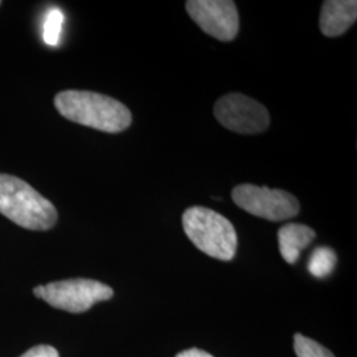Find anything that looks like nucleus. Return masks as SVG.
Returning a JSON list of instances; mask_svg holds the SVG:
<instances>
[{"instance_id": "obj_1", "label": "nucleus", "mask_w": 357, "mask_h": 357, "mask_svg": "<svg viewBox=\"0 0 357 357\" xmlns=\"http://www.w3.org/2000/svg\"><path fill=\"white\" fill-rule=\"evenodd\" d=\"M54 106L66 119L110 134L126 130L132 121L123 103L93 91L65 90L56 96Z\"/></svg>"}, {"instance_id": "obj_2", "label": "nucleus", "mask_w": 357, "mask_h": 357, "mask_svg": "<svg viewBox=\"0 0 357 357\" xmlns=\"http://www.w3.org/2000/svg\"><path fill=\"white\" fill-rule=\"evenodd\" d=\"M0 213L22 228L48 230L57 222V211L48 199L22 178L0 174Z\"/></svg>"}, {"instance_id": "obj_3", "label": "nucleus", "mask_w": 357, "mask_h": 357, "mask_svg": "<svg viewBox=\"0 0 357 357\" xmlns=\"http://www.w3.org/2000/svg\"><path fill=\"white\" fill-rule=\"evenodd\" d=\"M187 237L200 252L230 261L237 252V233L227 217L205 206H191L181 217Z\"/></svg>"}, {"instance_id": "obj_4", "label": "nucleus", "mask_w": 357, "mask_h": 357, "mask_svg": "<svg viewBox=\"0 0 357 357\" xmlns=\"http://www.w3.org/2000/svg\"><path fill=\"white\" fill-rule=\"evenodd\" d=\"M33 294L44 299L50 306L79 314L88 311L98 302L109 301L113 298L114 291L110 286L101 282L76 278L38 286L33 289Z\"/></svg>"}, {"instance_id": "obj_5", "label": "nucleus", "mask_w": 357, "mask_h": 357, "mask_svg": "<svg viewBox=\"0 0 357 357\" xmlns=\"http://www.w3.org/2000/svg\"><path fill=\"white\" fill-rule=\"evenodd\" d=\"M231 200L245 212L268 221H284L301 212L299 202L291 193L255 184L234 187Z\"/></svg>"}, {"instance_id": "obj_6", "label": "nucleus", "mask_w": 357, "mask_h": 357, "mask_svg": "<svg viewBox=\"0 0 357 357\" xmlns=\"http://www.w3.org/2000/svg\"><path fill=\"white\" fill-rule=\"evenodd\" d=\"M213 113L224 128L237 134H261L270 126L268 109L240 93L221 97L215 105Z\"/></svg>"}, {"instance_id": "obj_7", "label": "nucleus", "mask_w": 357, "mask_h": 357, "mask_svg": "<svg viewBox=\"0 0 357 357\" xmlns=\"http://www.w3.org/2000/svg\"><path fill=\"white\" fill-rule=\"evenodd\" d=\"M185 10L206 35L220 41H231L238 33L240 17L234 1L190 0L185 3Z\"/></svg>"}, {"instance_id": "obj_8", "label": "nucleus", "mask_w": 357, "mask_h": 357, "mask_svg": "<svg viewBox=\"0 0 357 357\" xmlns=\"http://www.w3.org/2000/svg\"><path fill=\"white\" fill-rule=\"evenodd\" d=\"M356 19V0H327L320 11V31L327 38H337L347 32Z\"/></svg>"}, {"instance_id": "obj_9", "label": "nucleus", "mask_w": 357, "mask_h": 357, "mask_svg": "<svg viewBox=\"0 0 357 357\" xmlns=\"http://www.w3.org/2000/svg\"><path fill=\"white\" fill-rule=\"evenodd\" d=\"M315 236L314 229L303 224H287L282 227L278 230V243L283 259L294 265L299 259L301 253L312 243Z\"/></svg>"}, {"instance_id": "obj_10", "label": "nucleus", "mask_w": 357, "mask_h": 357, "mask_svg": "<svg viewBox=\"0 0 357 357\" xmlns=\"http://www.w3.org/2000/svg\"><path fill=\"white\" fill-rule=\"evenodd\" d=\"M337 257L331 248H317L308 259L307 268L315 278H326L331 274L336 266Z\"/></svg>"}, {"instance_id": "obj_11", "label": "nucleus", "mask_w": 357, "mask_h": 357, "mask_svg": "<svg viewBox=\"0 0 357 357\" xmlns=\"http://www.w3.org/2000/svg\"><path fill=\"white\" fill-rule=\"evenodd\" d=\"M64 20V13L60 8H51L47 13L45 19H44V24H43V38L47 45H50V47L59 45Z\"/></svg>"}, {"instance_id": "obj_12", "label": "nucleus", "mask_w": 357, "mask_h": 357, "mask_svg": "<svg viewBox=\"0 0 357 357\" xmlns=\"http://www.w3.org/2000/svg\"><path fill=\"white\" fill-rule=\"evenodd\" d=\"M294 349L298 357H335L326 347L301 333L294 336Z\"/></svg>"}, {"instance_id": "obj_13", "label": "nucleus", "mask_w": 357, "mask_h": 357, "mask_svg": "<svg viewBox=\"0 0 357 357\" xmlns=\"http://www.w3.org/2000/svg\"><path fill=\"white\" fill-rule=\"evenodd\" d=\"M20 357H59V352L51 345H36Z\"/></svg>"}, {"instance_id": "obj_14", "label": "nucleus", "mask_w": 357, "mask_h": 357, "mask_svg": "<svg viewBox=\"0 0 357 357\" xmlns=\"http://www.w3.org/2000/svg\"><path fill=\"white\" fill-rule=\"evenodd\" d=\"M176 357H213L212 355H209L208 352L202 351V349H197V348H192V349H187V351H183L180 352Z\"/></svg>"}]
</instances>
